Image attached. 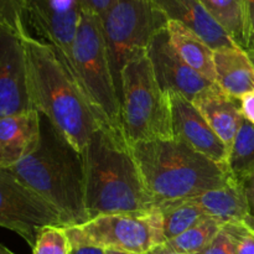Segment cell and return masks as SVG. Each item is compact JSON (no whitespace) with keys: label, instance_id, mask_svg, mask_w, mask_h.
Instances as JSON below:
<instances>
[{"label":"cell","instance_id":"1","mask_svg":"<svg viewBox=\"0 0 254 254\" xmlns=\"http://www.w3.org/2000/svg\"><path fill=\"white\" fill-rule=\"evenodd\" d=\"M81 154L88 220L158 206L144 185L123 131L99 124Z\"/></svg>","mask_w":254,"mask_h":254},{"label":"cell","instance_id":"2","mask_svg":"<svg viewBox=\"0 0 254 254\" xmlns=\"http://www.w3.org/2000/svg\"><path fill=\"white\" fill-rule=\"evenodd\" d=\"M22 41L34 108L82 153L101 123L54 47L31 34L22 36Z\"/></svg>","mask_w":254,"mask_h":254},{"label":"cell","instance_id":"3","mask_svg":"<svg viewBox=\"0 0 254 254\" xmlns=\"http://www.w3.org/2000/svg\"><path fill=\"white\" fill-rule=\"evenodd\" d=\"M9 171L59 211L64 227L88 221L82 154L46 117L41 116V140L36 150Z\"/></svg>","mask_w":254,"mask_h":254},{"label":"cell","instance_id":"4","mask_svg":"<svg viewBox=\"0 0 254 254\" xmlns=\"http://www.w3.org/2000/svg\"><path fill=\"white\" fill-rule=\"evenodd\" d=\"M146 190L155 202L192 197L233 180L220 165L179 139L130 143Z\"/></svg>","mask_w":254,"mask_h":254},{"label":"cell","instance_id":"5","mask_svg":"<svg viewBox=\"0 0 254 254\" xmlns=\"http://www.w3.org/2000/svg\"><path fill=\"white\" fill-rule=\"evenodd\" d=\"M119 93L122 129L129 144L174 139L170 97L159 84L146 50L123 67Z\"/></svg>","mask_w":254,"mask_h":254},{"label":"cell","instance_id":"6","mask_svg":"<svg viewBox=\"0 0 254 254\" xmlns=\"http://www.w3.org/2000/svg\"><path fill=\"white\" fill-rule=\"evenodd\" d=\"M72 76L98 122L121 130V98L112 73L101 17L82 9L72 46Z\"/></svg>","mask_w":254,"mask_h":254},{"label":"cell","instance_id":"7","mask_svg":"<svg viewBox=\"0 0 254 254\" xmlns=\"http://www.w3.org/2000/svg\"><path fill=\"white\" fill-rule=\"evenodd\" d=\"M72 246H92L104 251L148 254L166 242L159 206L140 212L102 215L66 227Z\"/></svg>","mask_w":254,"mask_h":254},{"label":"cell","instance_id":"8","mask_svg":"<svg viewBox=\"0 0 254 254\" xmlns=\"http://www.w3.org/2000/svg\"><path fill=\"white\" fill-rule=\"evenodd\" d=\"M101 21L119 92L123 67L134 55L148 50L155 35L166 29L169 20L151 0H114Z\"/></svg>","mask_w":254,"mask_h":254},{"label":"cell","instance_id":"9","mask_svg":"<svg viewBox=\"0 0 254 254\" xmlns=\"http://www.w3.org/2000/svg\"><path fill=\"white\" fill-rule=\"evenodd\" d=\"M46 226H64L59 211L14 174L0 169V227L19 235L32 248Z\"/></svg>","mask_w":254,"mask_h":254},{"label":"cell","instance_id":"10","mask_svg":"<svg viewBox=\"0 0 254 254\" xmlns=\"http://www.w3.org/2000/svg\"><path fill=\"white\" fill-rule=\"evenodd\" d=\"M81 0H24L27 29L50 45L72 74V46L82 14Z\"/></svg>","mask_w":254,"mask_h":254},{"label":"cell","instance_id":"11","mask_svg":"<svg viewBox=\"0 0 254 254\" xmlns=\"http://www.w3.org/2000/svg\"><path fill=\"white\" fill-rule=\"evenodd\" d=\"M32 109L22 36L0 27V118Z\"/></svg>","mask_w":254,"mask_h":254},{"label":"cell","instance_id":"12","mask_svg":"<svg viewBox=\"0 0 254 254\" xmlns=\"http://www.w3.org/2000/svg\"><path fill=\"white\" fill-rule=\"evenodd\" d=\"M154 73L165 93H178L190 102L213 84L191 68L171 46L168 26L155 35L148 47Z\"/></svg>","mask_w":254,"mask_h":254},{"label":"cell","instance_id":"13","mask_svg":"<svg viewBox=\"0 0 254 254\" xmlns=\"http://www.w3.org/2000/svg\"><path fill=\"white\" fill-rule=\"evenodd\" d=\"M174 138L185 143L210 160L227 166L228 148L195 108L192 102L178 93H169Z\"/></svg>","mask_w":254,"mask_h":254},{"label":"cell","instance_id":"14","mask_svg":"<svg viewBox=\"0 0 254 254\" xmlns=\"http://www.w3.org/2000/svg\"><path fill=\"white\" fill-rule=\"evenodd\" d=\"M41 140V114L25 112L0 118V169L9 170L34 153Z\"/></svg>","mask_w":254,"mask_h":254},{"label":"cell","instance_id":"15","mask_svg":"<svg viewBox=\"0 0 254 254\" xmlns=\"http://www.w3.org/2000/svg\"><path fill=\"white\" fill-rule=\"evenodd\" d=\"M168 20L180 22L195 32L213 51L237 45L210 15L200 0H151Z\"/></svg>","mask_w":254,"mask_h":254},{"label":"cell","instance_id":"16","mask_svg":"<svg viewBox=\"0 0 254 254\" xmlns=\"http://www.w3.org/2000/svg\"><path fill=\"white\" fill-rule=\"evenodd\" d=\"M192 104L230 150L243 121L240 99L213 83L198 93Z\"/></svg>","mask_w":254,"mask_h":254},{"label":"cell","instance_id":"17","mask_svg":"<svg viewBox=\"0 0 254 254\" xmlns=\"http://www.w3.org/2000/svg\"><path fill=\"white\" fill-rule=\"evenodd\" d=\"M210 217L225 223L245 222L254 230V218L250 215L242 184L233 179L227 185L188 197Z\"/></svg>","mask_w":254,"mask_h":254},{"label":"cell","instance_id":"18","mask_svg":"<svg viewBox=\"0 0 254 254\" xmlns=\"http://www.w3.org/2000/svg\"><path fill=\"white\" fill-rule=\"evenodd\" d=\"M216 84L227 94L241 99L254 91V67L247 51L240 46L213 51Z\"/></svg>","mask_w":254,"mask_h":254},{"label":"cell","instance_id":"19","mask_svg":"<svg viewBox=\"0 0 254 254\" xmlns=\"http://www.w3.org/2000/svg\"><path fill=\"white\" fill-rule=\"evenodd\" d=\"M168 32L171 46L179 56L201 76L216 83L213 50L195 32L178 21L169 20Z\"/></svg>","mask_w":254,"mask_h":254},{"label":"cell","instance_id":"20","mask_svg":"<svg viewBox=\"0 0 254 254\" xmlns=\"http://www.w3.org/2000/svg\"><path fill=\"white\" fill-rule=\"evenodd\" d=\"M225 222L207 216L201 222L173 240L154 248L164 254H200L205 252L213 238L218 235Z\"/></svg>","mask_w":254,"mask_h":254},{"label":"cell","instance_id":"21","mask_svg":"<svg viewBox=\"0 0 254 254\" xmlns=\"http://www.w3.org/2000/svg\"><path fill=\"white\" fill-rule=\"evenodd\" d=\"M237 46L247 50L246 0H200Z\"/></svg>","mask_w":254,"mask_h":254},{"label":"cell","instance_id":"22","mask_svg":"<svg viewBox=\"0 0 254 254\" xmlns=\"http://www.w3.org/2000/svg\"><path fill=\"white\" fill-rule=\"evenodd\" d=\"M158 206L163 216V230L166 241L178 237L207 217L190 198L165 201Z\"/></svg>","mask_w":254,"mask_h":254},{"label":"cell","instance_id":"23","mask_svg":"<svg viewBox=\"0 0 254 254\" xmlns=\"http://www.w3.org/2000/svg\"><path fill=\"white\" fill-rule=\"evenodd\" d=\"M227 169L241 184L254 174V126L245 118L228 153Z\"/></svg>","mask_w":254,"mask_h":254},{"label":"cell","instance_id":"24","mask_svg":"<svg viewBox=\"0 0 254 254\" xmlns=\"http://www.w3.org/2000/svg\"><path fill=\"white\" fill-rule=\"evenodd\" d=\"M71 250L64 226H46L37 235L32 254H71Z\"/></svg>","mask_w":254,"mask_h":254},{"label":"cell","instance_id":"25","mask_svg":"<svg viewBox=\"0 0 254 254\" xmlns=\"http://www.w3.org/2000/svg\"><path fill=\"white\" fill-rule=\"evenodd\" d=\"M0 27L11 30L20 36L30 34L25 20L24 0H0Z\"/></svg>","mask_w":254,"mask_h":254},{"label":"cell","instance_id":"26","mask_svg":"<svg viewBox=\"0 0 254 254\" xmlns=\"http://www.w3.org/2000/svg\"><path fill=\"white\" fill-rule=\"evenodd\" d=\"M245 222L225 223L202 254H237V242Z\"/></svg>","mask_w":254,"mask_h":254},{"label":"cell","instance_id":"27","mask_svg":"<svg viewBox=\"0 0 254 254\" xmlns=\"http://www.w3.org/2000/svg\"><path fill=\"white\" fill-rule=\"evenodd\" d=\"M237 254H254V230L246 223L238 237Z\"/></svg>","mask_w":254,"mask_h":254},{"label":"cell","instance_id":"28","mask_svg":"<svg viewBox=\"0 0 254 254\" xmlns=\"http://www.w3.org/2000/svg\"><path fill=\"white\" fill-rule=\"evenodd\" d=\"M83 9L98 15L99 17L103 16L109 7L113 5L114 0H81Z\"/></svg>","mask_w":254,"mask_h":254},{"label":"cell","instance_id":"29","mask_svg":"<svg viewBox=\"0 0 254 254\" xmlns=\"http://www.w3.org/2000/svg\"><path fill=\"white\" fill-rule=\"evenodd\" d=\"M247 15V50H254V0H246Z\"/></svg>","mask_w":254,"mask_h":254},{"label":"cell","instance_id":"30","mask_svg":"<svg viewBox=\"0 0 254 254\" xmlns=\"http://www.w3.org/2000/svg\"><path fill=\"white\" fill-rule=\"evenodd\" d=\"M240 103L243 118L247 119L250 123H252L254 126V91L245 94L240 99Z\"/></svg>","mask_w":254,"mask_h":254},{"label":"cell","instance_id":"31","mask_svg":"<svg viewBox=\"0 0 254 254\" xmlns=\"http://www.w3.org/2000/svg\"><path fill=\"white\" fill-rule=\"evenodd\" d=\"M242 186L243 191H245L246 198H247L250 215L254 218V174L243 181Z\"/></svg>","mask_w":254,"mask_h":254},{"label":"cell","instance_id":"32","mask_svg":"<svg viewBox=\"0 0 254 254\" xmlns=\"http://www.w3.org/2000/svg\"><path fill=\"white\" fill-rule=\"evenodd\" d=\"M71 254H107V251L92 246H72Z\"/></svg>","mask_w":254,"mask_h":254},{"label":"cell","instance_id":"33","mask_svg":"<svg viewBox=\"0 0 254 254\" xmlns=\"http://www.w3.org/2000/svg\"><path fill=\"white\" fill-rule=\"evenodd\" d=\"M0 254H15V253L11 252V251H10V250H7V248L5 247V246L0 245Z\"/></svg>","mask_w":254,"mask_h":254},{"label":"cell","instance_id":"34","mask_svg":"<svg viewBox=\"0 0 254 254\" xmlns=\"http://www.w3.org/2000/svg\"><path fill=\"white\" fill-rule=\"evenodd\" d=\"M246 51H247L248 56H250L251 61H252V64H253V67H254V50H246Z\"/></svg>","mask_w":254,"mask_h":254},{"label":"cell","instance_id":"35","mask_svg":"<svg viewBox=\"0 0 254 254\" xmlns=\"http://www.w3.org/2000/svg\"><path fill=\"white\" fill-rule=\"evenodd\" d=\"M107 254H129V253H121V252H116V251H107Z\"/></svg>","mask_w":254,"mask_h":254},{"label":"cell","instance_id":"36","mask_svg":"<svg viewBox=\"0 0 254 254\" xmlns=\"http://www.w3.org/2000/svg\"><path fill=\"white\" fill-rule=\"evenodd\" d=\"M148 254H164V253H160V252H158V251L153 250V251H151V252H149ZM200 254H202V253H200Z\"/></svg>","mask_w":254,"mask_h":254}]
</instances>
